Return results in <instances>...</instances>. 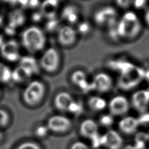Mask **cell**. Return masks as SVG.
Here are the masks:
<instances>
[{
  "mask_svg": "<svg viewBox=\"0 0 149 149\" xmlns=\"http://www.w3.org/2000/svg\"><path fill=\"white\" fill-rule=\"evenodd\" d=\"M141 30V24L137 15L132 11L126 12L117 22L116 31L119 38L133 39Z\"/></svg>",
  "mask_w": 149,
  "mask_h": 149,
  "instance_id": "1",
  "label": "cell"
},
{
  "mask_svg": "<svg viewBox=\"0 0 149 149\" xmlns=\"http://www.w3.org/2000/svg\"><path fill=\"white\" fill-rule=\"evenodd\" d=\"M21 43L23 48L29 52L36 53L44 48L46 37L41 29L36 26H31L22 31Z\"/></svg>",
  "mask_w": 149,
  "mask_h": 149,
  "instance_id": "2",
  "label": "cell"
},
{
  "mask_svg": "<svg viewBox=\"0 0 149 149\" xmlns=\"http://www.w3.org/2000/svg\"><path fill=\"white\" fill-rule=\"evenodd\" d=\"M45 84L41 81H30L24 88L22 97L23 102L29 107H35L43 100L45 94Z\"/></svg>",
  "mask_w": 149,
  "mask_h": 149,
  "instance_id": "3",
  "label": "cell"
},
{
  "mask_svg": "<svg viewBox=\"0 0 149 149\" xmlns=\"http://www.w3.org/2000/svg\"><path fill=\"white\" fill-rule=\"evenodd\" d=\"M121 72L119 84L123 89H129L137 85L146 74L143 69L128 63L123 65Z\"/></svg>",
  "mask_w": 149,
  "mask_h": 149,
  "instance_id": "4",
  "label": "cell"
},
{
  "mask_svg": "<svg viewBox=\"0 0 149 149\" xmlns=\"http://www.w3.org/2000/svg\"><path fill=\"white\" fill-rule=\"evenodd\" d=\"M60 55L54 48H49L42 54L39 61V65L44 71L53 73L57 70L60 65Z\"/></svg>",
  "mask_w": 149,
  "mask_h": 149,
  "instance_id": "5",
  "label": "cell"
},
{
  "mask_svg": "<svg viewBox=\"0 0 149 149\" xmlns=\"http://www.w3.org/2000/svg\"><path fill=\"white\" fill-rule=\"evenodd\" d=\"M117 12L112 6H105L97 10L94 15L95 23L101 26L110 27L117 23Z\"/></svg>",
  "mask_w": 149,
  "mask_h": 149,
  "instance_id": "6",
  "label": "cell"
},
{
  "mask_svg": "<svg viewBox=\"0 0 149 149\" xmlns=\"http://www.w3.org/2000/svg\"><path fill=\"white\" fill-rule=\"evenodd\" d=\"M0 52L2 58L10 62H15L20 60L21 58L20 45L15 40L6 41L0 48Z\"/></svg>",
  "mask_w": 149,
  "mask_h": 149,
  "instance_id": "7",
  "label": "cell"
},
{
  "mask_svg": "<svg viewBox=\"0 0 149 149\" xmlns=\"http://www.w3.org/2000/svg\"><path fill=\"white\" fill-rule=\"evenodd\" d=\"M47 126L49 130L55 133H63L71 127L72 122L70 119L65 116L55 115L48 119Z\"/></svg>",
  "mask_w": 149,
  "mask_h": 149,
  "instance_id": "8",
  "label": "cell"
},
{
  "mask_svg": "<svg viewBox=\"0 0 149 149\" xmlns=\"http://www.w3.org/2000/svg\"><path fill=\"white\" fill-rule=\"evenodd\" d=\"M110 113L113 116H122L127 113L130 108L128 100L123 95L113 97L108 104Z\"/></svg>",
  "mask_w": 149,
  "mask_h": 149,
  "instance_id": "9",
  "label": "cell"
},
{
  "mask_svg": "<svg viewBox=\"0 0 149 149\" xmlns=\"http://www.w3.org/2000/svg\"><path fill=\"white\" fill-rule=\"evenodd\" d=\"M77 33L76 30L70 25L60 27L58 30V41L63 46L68 47L71 45L76 40Z\"/></svg>",
  "mask_w": 149,
  "mask_h": 149,
  "instance_id": "10",
  "label": "cell"
},
{
  "mask_svg": "<svg viewBox=\"0 0 149 149\" xmlns=\"http://www.w3.org/2000/svg\"><path fill=\"white\" fill-rule=\"evenodd\" d=\"M113 85L111 77L107 73L101 72L97 73L91 82L92 88L100 93H106L109 91Z\"/></svg>",
  "mask_w": 149,
  "mask_h": 149,
  "instance_id": "11",
  "label": "cell"
},
{
  "mask_svg": "<svg viewBox=\"0 0 149 149\" xmlns=\"http://www.w3.org/2000/svg\"><path fill=\"white\" fill-rule=\"evenodd\" d=\"M132 104L133 108L141 113L147 111L149 105V90H140L132 96Z\"/></svg>",
  "mask_w": 149,
  "mask_h": 149,
  "instance_id": "12",
  "label": "cell"
},
{
  "mask_svg": "<svg viewBox=\"0 0 149 149\" xmlns=\"http://www.w3.org/2000/svg\"><path fill=\"white\" fill-rule=\"evenodd\" d=\"M102 145L108 149H120L123 145V139L114 130H109L102 136Z\"/></svg>",
  "mask_w": 149,
  "mask_h": 149,
  "instance_id": "13",
  "label": "cell"
},
{
  "mask_svg": "<svg viewBox=\"0 0 149 149\" xmlns=\"http://www.w3.org/2000/svg\"><path fill=\"white\" fill-rule=\"evenodd\" d=\"M74 101L73 97L69 93L62 91L55 95L54 103L56 108L59 111L68 112Z\"/></svg>",
  "mask_w": 149,
  "mask_h": 149,
  "instance_id": "14",
  "label": "cell"
},
{
  "mask_svg": "<svg viewBox=\"0 0 149 149\" xmlns=\"http://www.w3.org/2000/svg\"><path fill=\"white\" fill-rule=\"evenodd\" d=\"M98 124L91 119H86L81 122L79 126V132L84 137L92 139L98 134Z\"/></svg>",
  "mask_w": 149,
  "mask_h": 149,
  "instance_id": "15",
  "label": "cell"
},
{
  "mask_svg": "<svg viewBox=\"0 0 149 149\" xmlns=\"http://www.w3.org/2000/svg\"><path fill=\"white\" fill-rule=\"evenodd\" d=\"M138 119L131 116H125L119 122V128L124 133L130 134L134 133L139 125Z\"/></svg>",
  "mask_w": 149,
  "mask_h": 149,
  "instance_id": "16",
  "label": "cell"
},
{
  "mask_svg": "<svg viewBox=\"0 0 149 149\" xmlns=\"http://www.w3.org/2000/svg\"><path fill=\"white\" fill-rule=\"evenodd\" d=\"M71 80L74 85L78 86L84 91H87L92 89L91 83H90L88 82L86 74L82 70H77L73 72L71 75Z\"/></svg>",
  "mask_w": 149,
  "mask_h": 149,
  "instance_id": "17",
  "label": "cell"
},
{
  "mask_svg": "<svg viewBox=\"0 0 149 149\" xmlns=\"http://www.w3.org/2000/svg\"><path fill=\"white\" fill-rule=\"evenodd\" d=\"M33 75L29 70L19 65L12 70V81L16 84H22L30 80Z\"/></svg>",
  "mask_w": 149,
  "mask_h": 149,
  "instance_id": "18",
  "label": "cell"
},
{
  "mask_svg": "<svg viewBox=\"0 0 149 149\" xmlns=\"http://www.w3.org/2000/svg\"><path fill=\"white\" fill-rule=\"evenodd\" d=\"M79 11L78 8L73 5L66 6L62 12V18L69 24H74L78 22Z\"/></svg>",
  "mask_w": 149,
  "mask_h": 149,
  "instance_id": "19",
  "label": "cell"
},
{
  "mask_svg": "<svg viewBox=\"0 0 149 149\" xmlns=\"http://www.w3.org/2000/svg\"><path fill=\"white\" fill-rule=\"evenodd\" d=\"M19 62L20 66L29 70L33 75L37 73L39 71V62L31 55L22 56Z\"/></svg>",
  "mask_w": 149,
  "mask_h": 149,
  "instance_id": "20",
  "label": "cell"
},
{
  "mask_svg": "<svg viewBox=\"0 0 149 149\" xmlns=\"http://www.w3.org/2000/svg\"><path fill=\"white\" fill-rule=\"evenodd\" d=\"M58 5V1H46L41 4L40 12L44 17L47 19L55 17V14Z\"/></svg>",
  "mask_w": 149,
  "mask_h": 149,
  "instance_id": "21",
  "label": "cell"
},
{
  "mask_svg": "<svg viewBox=\"0 0 149 149\" xmlns=\"http://www.w3.org/2000/svg\"><path fill=\"white\" fill-rule=\"evenodd\" d=\"M8 23L17 29L26 21V16L22 9H15L8 15Z\"/></svg>",
  "mask_w": 149,
  "mask_h": 149,
  "instance_id": "22",
  "label": "cell"
},
{
  "mask_svg": "<svg viewBox=\"0 0 149 149\" xmlns=\"http://www.w3.org/2000/svg\"><path fill=\"white\" fill-rule=\"evenodd\" d=\"M88 105L89 108L95 112H100L104 110L107 105L106 100L100 96L94 95L91 97L88 100Z\"/></svg>",
  "mask_w": 149,
  "mask_h": 149,
  "instance_id": "23",
  "label": "cell"
},
{
  "mask_svg": "<svg viewBox=\"0 0 149 149\" xmlns=\"http://www.w3.org/2000/svg\"><path fill=\"white\" fill-rule=\"evenodd\" d=\"M12 70L6 64L0 62V83L8 84L12 81Z\"/></svg>",
  "mask_w": 149,
  "mask_h": 149,
  "instance_id": "24",
  "label": "cell"
},
{
  "mask_svg": "<svg viewBox=\"0 0 149 149\" xmlns=\"http://www.w3.org/2000/svg\"><path fill=\"white\" fill-rule=\"evenodd\" d=\"M10 120L9 112L4 109L0 108V129L6 127Z\"/></svg>",
  "mask_w": 149,
  "mask_h": 149,
  "instance_id": "25",
  "label": "cell"
},
{
  "mask_svg": "<svg viewBox=\"0 0 149 149\" xmlns=\"http://www.w3.org/2000/svg\"><path fill=\"white\" fill-rule=\"evenodd\" d=\"M59 28V22L56 17L48 19L45 23V29L48 31L52 32L58 30Z\"/></svg>",
  "mask_w": 149,
  "mask_h": 149,
  "instance_id": "26",
  "label": "cell"
},
{
  "mask_svg": "<svg viewBox=\"0 0 149 149\" xmlns=\"http://www.w3.org/2000/svg\"><path fill=\"white\" fill-rule=\"evenodd\" d=\"M100 123L101 125L104 127H109L111 126L114 121L113 116L110 114L102 115L99 119Z\"/></svg>",
  "mask_w": 149,
  "mask_h": 149,
  "instance_id": "27",
  "label": "cell"
},
{
  "mask_svg": "<svg viewBox=\"0 0 149 149\" xmlns=\"http://www.w3.org/2000/svg\"><path fill=\"white\" fill-rule=\"evenodd\" d=\"M16 149H41L38 144L33 141H25L19 144Z\"/></svg>",
  "mask_w": 149,
  "mask_h": 149,
  "instance_id": "28",
  "label": "cell"
},
{
  "mask_svg": "<svg viewBox=\"0 0 149 149\" xmlns=\"http://www.w3.org/2000/svg\"><path fill=\"white\" fill-rule=\"evenodd\" d=\"M90 30V25L88 22H83L78 24L76 31L83 35H86L89 33Z\"/></svg>",
  "mask_w": 149,
  "mask_h": 149,
  "instance_id": "29",
  "label": "cell"
},
{
  "mask_svg": "<svg viewBox=\"0 0 149 149\" xmlns=\"http://www.w3.org/2000/svg\"><path fill=\"white\" fill-rule=\"evenodd\" d=\"M48 131L47 125H39L35 130V134L38 137H44L47 135Z\"/></svg>",
  "mask_w": 149,
  "mask_h": 149,
  "instance_id": "30",
  "label": "cell"
},
{
  "mask_svg": "<svg viewBox=\"0 0 149 149\" xmlns=\"http://www.w3.org/2000/svg\"><path fill=\"white\" fill-rule=\"evenodd\" d=\"M82 108H83V107L81 103L77 102L76 101H74V102L72 103V105L70 106L68 112L75 115H77L81 112Z\"/></svg>",
  "mask_w": 149,
  "mask_h": 149,
  "instance_id": "31",
  "label": "cell"
},
{
  "mask_svg": "<svg viewBox=\"0 0 149 149\" xmlns=\"http://www.w3.org/2000/svg\"><path fill=\"white\" fill-rule=\"evenodd\" d=\"M70 149H90V148L84 142L77 141L72 144Z\"/></svg>",
  "mask_w": 149,
  "mask_h": 149,
  "instance_id": "32",
  "label": "cell"
},
{
  "mask_svg": "<svg viewBox=\"0 0 149 149\" xmlns=\"http://www.w3.org/2000/svg\"><path fill=\"white\" fill-rule=\"evenodd\" d=\"M16 28L9 23L4 28L5 33L9 36H13L16 33Z\"/></svg>",
  "mask_w": 149,
  "mask_h": 149,
  "instance_id": "33",
  "label": "cell"
},
{
  "mask_svg": "<svg viewBox=\"0 0 149 149\" xmlns=\"http://www.w3.org/2000/svg\"><path fill=\"white\" fill-rule=\"evenodd\" d=\"M139 124H146L149 123V112L146 111L142 113L140 117L137 118Z\"/></svg>",
  "mask_w": 149,
  "mask_h": 149,
  "instance_id": "34",
  "label": "cell"
},
{
  "mask_svg": "<svg viewBox=\"0 0 149 149\" xmlns=\"http://www.w3.org/2000/svg\"><path fill=\"white\" fill-rule=\"evenodd\" d=\"M44 17L43 15L41 13V12L40 11V12H35L33 13L31 15V17L32 21L35 23L41 22Z\"/></svg>",
  "mask_w": 149,
  "mask_h": 149,
  "instance_id": "35",
  "label": "cell"
},
{
  "mask_svg": "<svg viewBox=\"0 0 149 149\" xmlns=\"http://www.w3.org/2000/svg\"><path fill=\"white\" fill-rule=\"evenodd\" d=\"M146 3V1H136L133 2V5L137 9L143 8Z\"/></svg>",
  "mask_w": 149,
  "mask_h": 149,
  "instance_id": "36",
  "label": "cell"
},
{
  "mask_svg": "<svg viewBox=\"0 0 149 149\" xmlns=\"http://www.w3.org/2000/svg\"><path fill=\"white\" fill-rule=\"evenodd\" d=\"M116 2L118 5H119V6L123 8H126L129 7L130 5V3H132V2L128 1H117Z\"/></svg>",
  "mask_w": 149,
  "mask_h": 149,
  "instance_id": "37",
  "label": "cell"
},
{
  "mask_svg": "<svg viewBox=\"0 0 149 149\" xmlns=\"http://www.w3.org/2000/svg\"><path fill=\"white\" fill-rule=\"evenodd\" d=\"M40 5V2L37 1H28L27 3V7L30 8H36L38 6Z\"/></svg>",
  "mask_w": 149,
  "mask_h": 149,
  "instance_id": "38",
  "label": "cell"
},
{
  "mask_svg": "<svg viewBox=\"0 0 149 149\" xmlns=\"http://www.w3.org/2000/svg\"><path fill=\"white\" fill-rule=\"evenodd\" d=\"M144 20L146 23L149 26V8L146 11L145 15H144Z\"/></svg>",
  "mask_w": 149,
  "mask_h": 149,
  "instance_id": "39",
  "label": "cell"
},
{
  "mask_svg": "<svg viewBox=\"0 0 149 149\" xmlns=\"http://www.w3.org/2000/svg\"><path fill=\"white\" fill-rule=\"evenodd\" d=\"M5 41H6L5 40L4 37L2 34H0V48L2 47V45L4 44Z\"/></svg>",
  "mask_w": 149,
  "mask_h": 149,
  "instance_id": "40",
  "label": "cell"
},
{
  "mask_svg": "<svg viewBox=\"0 0 149 149\" xmlns=\"http://www.w3.org/2000/svg\"><path fill=\"white\" fill-rule=\"evenodd\" d=\"M123 149H137L134 146H132V145H127Z\"/></svg>",
  "mask_w": 149,
  "mask_h": 149,
  "instance_id": "41",
  "label": "cell"
},
{
  "mask_svg": "<svg viewBox=\"0 0 149 149\" xmlns=\"http://www.w3.org/2000/svg\"><path fill=\"white\" fill-rule=\"evenodd\" d=\"M4 137V133L1 129H0V141H1Z\"/></svg>",
  "mask_w": 149,
  "mask_h": 149,
  "instance_id": "42",
  "label": "cell"
},
{
  "mask_svg": "<svg viewBox=\"0 0 149 149\" xmlns=\"http://www.w3.org/2000/svg\"><path fill=\"white\" fill-rule=\"evenodd\" d=\"M145 77L147 78L148 81L149 82V71H148V72L145 74Z\"/></svg>",
  "mask_w": 149,
  "mask_h": 149,
  "instance_id": "43",
  "label": "cell"
},
{
  "mask_svg": "<svg viewBox=\"0 0 149 149\" xmlns=\"http://www.w3.org/2000/svg\"><path fill=\"white\" fill-rule=\"evenodd\" d=\"M3 17L1 15H0V26L2 24V23H3Z\"/></svg>",
  "mask_w": 149,
  "mask_h": 149,
  "instance_id": "44",
  "label": "cell"
},
{
  "mask_svg": "<svg viewBox=\"0 0 149 149\" xmlns=\"http://www.w3.org/2000/svg\"><path fill=\"white\" fill-rule=\"evenodd\" d=\"M147 137H148V140H149V132H148V133L147 134Z\"/></svg>",
  "mask_w": 149,
  "mask_h": 149,
  "instance_id": "45",
  "label": "cell"
},
{
  "mask_svg": "<svg viewBox=\"0 0 149 149\" xmlns=\"http://www.w3.org/2000/svg\"><path fill=\"white\" fill-rule=\"evenodd\" d=\"M1 90H0V97H1Z\"/></svg>",
  "mask_w": 149,
  "mask_h": 149,
  "instance_id": "46",
  "label": "cell"
}]
</instances>
